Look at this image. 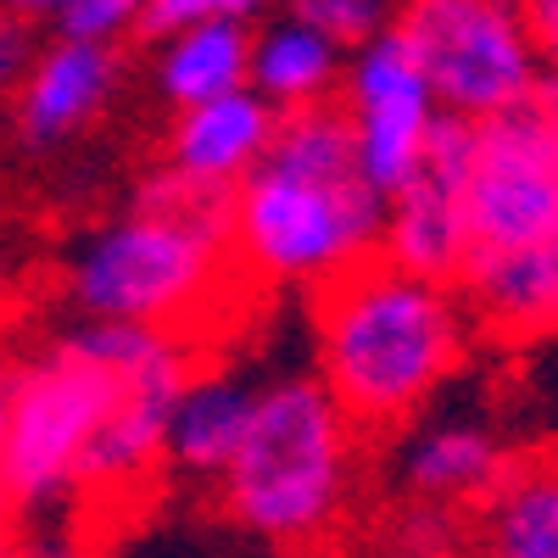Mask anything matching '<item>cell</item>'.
I'll return each mask as SVG.
<instances>
[{
	"label": "cell",
	"instance_id": "obj_1",
	"mask_svg": "<svg viewBox=\"0 0 558 558\" xmlns=\"http://www.w3.org/2000/svg\"><path fill=\"white\" fill-rule=\"evenodd\" d=\"M386 196L363 179L341 101L286 112L263 162L229 196V246L241 279L324 291L380 257Z\"/></svg>",
	"mask_w": 558,
	"mask_h": 558
},
{
	"label": "cell",
	"instance_id": "obj_2",
	"mask_svg": "<svg viewBox=\"0 0 558 558\" xmlns=\"http://www.w3.org/2000/svg\"><path fill=\"white\" fill-rule=\"evenodd\" d=\"M470 330L452 286L368 257L313 296V380L357 430H402L463 368Z\"/></svg>",
	"mask_w": 558,
	"mask_h": 558
},
{
	"label": "cell",
	"instance_id": "obj_3",
	"mask_svg": "<svg viewBox=\"0 0 558 558\" xmlns=\"http://www.w3.org/2000/svg\"><path fill=\"white\" fill-rule=\"evenodd\" d=\"M241 286L229 246V196L196 191L168 168L146 173L123 213L73 241L62 291L84 324H129L196 341L202 318Z\"/></svg>",
	"mask_w": 558,
	"mask_h": 558
},
{
	"label": "cell",
	"instance_id": "obj_4",
	"mask_svg": "<svg viewBox=\"0 0 558 558\" xmlns=\"http://www.w3.org/2000/svg\"><path fill=\"white\" fill-rule=\"evenodd\" d=\"M363 430L313 375L257 386L235 458L223 463L218 508L229 525L279 553H318L347 525L363 481Z\"/></svg>",
	"mask_w": 558,
	"mask_h": 558
},
{
	"label": "cell",
	"instance_id": "obj_5",
	"mask_svg": "<svg viewBox=\"0 0 558 558\" xmlns=\"http://www.w3.org/2000/svg\"><path fill=\"white\" fill-rule=\"evenodd\" d=\"M118 402V368L78 330L17 363L12 425L0 441V486L12 508H68Z\"/></svg>",
	"mask_w": 558,
	"mask_h": 558
},
{
	"label": "cell",
	"instance_id": "obj_6",
	"mask_svg": "<svg viewBox=\"0 0 558 558\" xmlns=\"http://www.w3.org/2000/svg\"><path fill=\"white\" fill-rule=\"evenodd\" d=\"M391 28L425 73L436 112L470 129L520 112L547 78L525 7L508 0H413Z\"/></svg>",
	"mask_w": 558,
	"mask_h": 558
},
{
	"label": "cell",
	"instance_id": "obj_7",
	"mask_svg": "<svg viewBox=\"0 0 558 558\" xmlns=\"http://www.w3.org/2000/svg\"><path fill=\"white\" fill-rule=\"evenodd\" d=\"M463 207H470L475 252L558 246V73L553 68L520 112L475 129Z\"/></svg>",
	"mask_w": 558,
	"mask_h": 558
},
{
	"label": "cell",
	"instance_id": "obj_8",
	"mask_svg": "<svg viewBox=\"0 0 558 558\" xmlns=\"http://www.w3.org/2000/svg\"><path fill=\"white\" fill-rule=\"evenodd\" d=\"M341 112L352 123V146H357L363 179L391 202L413 179L418 157H425L430 134L441 123L430 84H425V73H418V62L408 57V45L397 39V28L375 34L368 45H357V51L347 57Z\"/></svg>",
	"mask_w": 558,
	"mask_h": 558
},
{
	"label": "cell",
	"instance_id": "obj_9",
	"mask_svg": "<svg viewBox=\"0 0 558 558\" xmlns=\"http://www.w3.org/2000/svg\"><path fill=\"white\" fill-rule=\"evenodd\" d=\"M470 157H475V129L441 118L413 179L386 202V229H380V257L397 263L402 274L458 286L463 263H470Z\"/></svg>",
	"mask_w": 558,
	"mask_h": 558
},
{
	"label": "cell",
	"instance_id": "obj_10",
	"mask_svg": "<svg viewBox=\"0 0 558 558\" xmlns=\"http://www.w3.org/2000/svg\"><path fill=\"white\" fill-rule=\"evenodd\" d=\"M123 78L118 51L101 45H68L45 39L28 57L17 89H12V129L28 151H57L68 140H78L89 123L101 118L112 101V89Z\"/></svg>",
	"mask_w": 558,
	"mask_h": 558
},
{
	"label": "cell",
	"instance_id": "obj_11",
	"mask_svg": "<svg viewBox=\"0 0 558 558\" xmlns=\"http://www.w3.org/2000/svg\"><path fill=\"white\" fill-rule=\"evenodd\" d=\"M502 470H508V452L492 425H481V418H430V425H413L397 441L391 481L408 508L458 514L470 502H486Z\"/></svg>",
	"mask_w": 558,
	"mask_h": 558
},
{
	"label": "cell",
	"instance_id": "obj_12",
	"mask_svg": "<svg viewBox=\"0 0 558 558\" xmlns=\"http://www.w3.org/2000/svg\"><path fill=\"white\" fill-rule=\"evenodd\" d=\"M274 129H279V112L252 89H235V96H218L173 118L162 168L184 184H196V191L235 196V184L263 162Z\"/></svg>",
	"mask_w": 558,
	"mask_h": 558
},
{
	"label": "cell",
	"instance_id": "obj_13",
	"mask_svg": "<svg viewBox=\"0 0 558 558\" xmlns=\"http://www.w3.org/2000/svg\"><path fill=\"white\" fill-rule=\"evenodd\" d=\"M463 307L492 336H553L558 330V246L531 252H475L458 286Z\"/></svg>",
	"mask_w": 558,
	"mask_h": 558
},
{
	"label": "cell",
	"instance_id": "obj_14",
	"mask_svg": "<svg viewBox=\"0 0 558 558\" xmlns=\"http://www.w3.org/2000/svg\"><path fill=\"white\" fill-rule=\"evenodd\" d=\"M263 23L257 7L246 12H229L213 17L202 28H184L173 39H157V57H151V84L157 96L173 112H191L207 107L218 96H235L246 89V68H252V28Z\"/></svg>",
	"mask_w": 558,
	"mask_h": 558
},
{
	"label": "cell",
	"instance_id": "obj_15",
	"mask_svg": "<svg viewBox=\"0 0 558 558\" xmlns=\"http://www.w3.org/2000/svg\"><path fill=\"white\" fill-rule=\"evenodd\" d=\"M341 73H347V51H341L336 39H324L313 23H302L296 12L263 17L252 28L246 89H252V96H263L279 118L336 101Z\"/></svg>",
	"mask_w": 558,
	"mask_h": 558
},
{
	"label": "cell",
	"instance_id": "obj_16",
	"mask_svg": "<svg viewBox=\"0 0 558 558\" xmlns=\"http://www.w3.org/2000/svg\"><path fill=\"white\" fill-rule=\"evenodd\" d=\"M257 386L229 375V368H196L191 386L179 391L173 413H168V441H162V463L179 475L196 481H218L223 463L235 458L241 430L252 418Z\"/></svg>",
	"mask_w": 558,
	"mask_h": 558
},
{
	"label": "cell",
	"instance_id": "obj_17",
	"mask_svg": "<svg viewBox=\"0 0 558 558\" xmlns=\"http://www.w3.org/2000/svg\"><path fill=\"white\" fill-rule=\"evenodd\" d=\"M486 558H558V452L508 458L481 502Z\"/></svg>",
	"mask_w": 558,
	"mask_h": 558
},
{
	"label": "cell",
	"instance_id": "obj_18",
	"mask_svg": "<svg viewBox=\"0 0 558 558\" xmlns=\"http://www.w3.org/2000/svg\"><path fill=\"white\" fill-rule=\"evenodd\" d=\"M28 17L51 23V39L118 51V39H129L140 23V0H57V7H39Z\"/></svg>",
	"mask_w": 558,
	"mask_h": 558
},
{
	"label": "cell",
	"instance_id": "obj_19",
	"mask_svg": "<svg viewBox=\"0 0 558 558\" xmlns=\"http://www.w3.org/2000/svg\"><path fill=\"white\" fill-rule=\"evenodd\" d=\"M302 23H313L324 39H336L341 51L352 57L357 45H368L375 34H386L391 28V7H375V0H296L291 7Z\"/></svg>",
	"mask_w": 558,
	"mask_h": 558
},
{
	"label": "cell",
	"instance_id": "obj_20",
	"mask_svg": "<svg viewBox=\"0 0 558 558\" xmlns=\"http://www.w3.org/2000/svg\"><path fill=\"white\" fill-rule=\"evenodd\" d=\"M458 514H425V508H408V520L363 558H458Z\"/></svg>",
	"mask_w": 558,
	"mask_h": 558
},
{
	"label": "cell",
	"instance_id": "obj_21",
	"mask_svg": "<svg viewBox=\"0 0 558 558\" xmlns=\"http://www.w3.org/2000/svg\"><path fill=\"white\" fill-rule=\"evenodd\" d=\"M252 0H140V23H134V39H173L184 28H202L213 17H229V12H246Z\"/></svg>",
	"mask_w": 558,
	"mask_h": 558
},
{
	"label": "cell",
	"instance_id": "obj_22",
	"mask_svg": "<svg viewBox=\"0 0 558 558\" xmlns=\"http://www.w3.org/2000/svg\"><path fill=\"white\" fill-rule=\"evenodd\" d=\"M28 57H34V23L23 12H0V101L17 89Z\"/></svg>",
	"mask_w": 558,
	"mask_h": 558
},
{
	"label": "cell",
	"instance_id": "obj_23",
	"mask_svg": "<svg viewBox=\"0 0 558 558\" xmlns=\"http://www.w3.org/2000/svg\"><path fill=\"white\" fill-rule=\"evenodd\" d=\"M525 23H531V39L542 62L558 73V0H536V7H525Z\"/></svg>",
	"mask_w": 558,
	"mask_h": 558
},
{
	"label": "cell",
	"instance_id": "obj_24",
	"mask_svg": "<svg viewBox=\"0 0 558 558\" xmlns=\"http://www.w3.org/2000/svg\"><path fill=\"white\" fill-rule=\"evenodd\" d=\"M12 558H78L73 553V542L68 536H17V547H12Z\"/></svg>",
	"mask_w": 558,
	"mask_h": 558
},
{
	"label": "cell",
	"instance_id": "obj_25",
	"mask_svg": "<svg viewBox=\"0 0 558 558\" xmlns=\"http://www.w3.org/2000/svg\"><path fill=\"white\" fill-rule=\"evenodd\" d=\"M12 391H17V363L0 357V441H7V425H12Z\"/></svg>",
	"mask_w": 558,
	"mask_h": 558
},
{
	"label": "cell",
	"instance_id": "obj_26",
	"mask_svg": "<svg viewBox=\"0 0 558 558\" xmlns=\"http://www.w3.org/2000/svg\"><path fill=\"white\" fill-rule=\"evenodd\" d=\"M17 508H12V497H7V486H0V558H12V547H17Z\"/></svg>",
	"mask_w": 558,
	"mask_h": 558
},
{
	"label": "cell",
	"instance_id": "obj_27",
	"mask_svg": "<svg viewBox=\"0 0 558 558\" xmlns=\"http://www.w3.org/2000/svg\"><path fill=\"white\" fill-rule=\"evenodd\" d=\"M7 286H12V252L0 246V296H7Z\"/></svg>",
	"mask_w": 558,
	"mask_h": 558
},
{
	"label": "cell",
	"instance_id": "obj_28",
	"mask_svg": "<svg viewBox=\"0 0 558 558\" xmlns=\"http://www.w3.org/2000/svg\"><path fill=\"white\" fill-rule=\"evenodd\" d=\"M463 558H486V553H463Z\"/></svg>",
	"mask_w": 558,
	"mask_h": 558
}]
</instances>
